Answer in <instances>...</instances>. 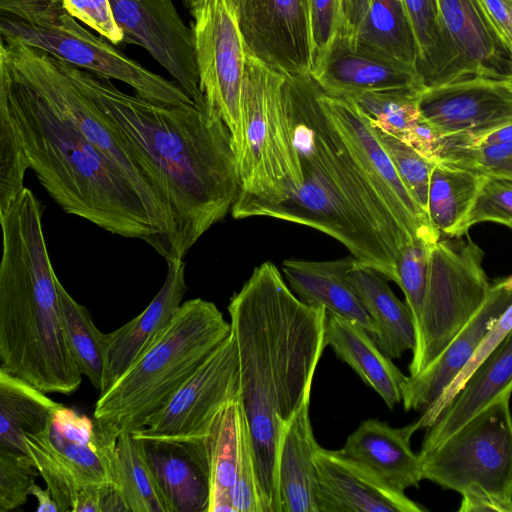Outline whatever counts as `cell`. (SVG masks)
<instances>
[{"label": "cell", "instance_id": "51", "mask_svg": "<svg viewBox=\"0 0 512 512\" xmlns=\"http://www.w3.org/2000/svg\"><path fill=\"white\" fill-rule=\"evenodd\" d=\"M115 486L104 485L82 490L77 497L73 512H103L104 502Z\"/></svg>", "mask_w": 512, "mask_h": 512}, {"label": "cell", "instance_id": "29", "mask_svg": "<svg viewBox=\"0 0 512 512\" xmlns=\"http://www.w3.org/2000/svg\"><path fill=\"white\" fill-rule=\"evenodd\" d=\"M325 342L371 387L388 408L402 401L406 377L359 324L327 312Z\"/></svg>", "mask_w": 512, "mask_h": 512}, {"label": "cell", "instance_id": "31", "mask_svg": "<svg viewBox=\"0 0 512 512\" xmlns=\"http://www.w3.org/2000/svg\"><path fill=\"white\" fill-rule=\"evenodd\" d=\"M376 330V343L390 359L415 349L416 330L406 303L400 301L377 270L357 262L348 276Z\"/></svg>", "mask_w": 512, "mask_h": 512}, {"label": "cell", "instance_id": "49", "mask_svg": "<svg viewBox=\"0 0 512 512\" xmlns=\"http://www.w3.org/2000/svg\"><path fill=\"white\" fill-rule=\"evenodd\" d=\"M401 140L425 158L436 162L442 148L443 135L420 116Z\"/></svg>", "mask_w": 512, "mask_h": 512}, {"label": "cell", "instance_id": "18", "mask_svg": "<svg viewBox=\"0 0 512 512\" xmlns=\"http://www.w3.org/2000/svg\"><path fill=\"white\" fill-rule=\"evenodd\" d=\"M438 6L444 45L440 85L471 77L512 78V53L482 0H438Z\"/></svg>", "mask_w": 512, "mask_h": 512}, {"label": "cell", "instance_id": "26", "mask_svg": "<svg viewBox=\"0 0 512 512\" xmlns=\"http://www.w3.org/2000/svg\"><path fill=\"white\" fill-rule=\"evenodd\" d=\"M512 394V330L475 369L438 420L428 428L420 453L441 444L476 414Z\"/></svg>", "mask_w": 512, "mask_h": 512}, {"label": "cell", "instance_id": "45", "mask_svg": "<svg viewBox=\"0 0 512 512\" xmlns=\"http://www.w3.org/2000/svg\"><path fill=\"white\" fill-rule=\"evenodd\" d=\"M481 222H494L512 228V180L484 177L482 185L463 223L461 235Z\"/></svg>", "mask_w": 512, "mask_h": 512}, {"label": "cell", "instance_id": "46", "mask_svg": "<svg viewBox=\"0 0 512 512\" xmlns=\"http://www.w3.org/2000/svg\"><path fill=\"white\" fill-rule=\"evenodd\" d=\"M239 423V453L232 490L233 506L235 512H263L257 486L252 445L242 406Z\"/></svg>", "mask_w": 512, "mask_h": 512}, {"label": "cell", "instance_id": "33", "mask_svg": "<svg viewBox=\"0 0 512 512\" xmlns=\"http://www.w3.org/2000/svg\"><path fill=\"white\" fill-rule=\"evenodd\" d=\"M144 442L158 482L173 512H208V474L183 445Z\"/></svg>", "mask_w": 512, "mask_h": 512}, {"label": "cell", "instance_id": "50", "mask_svg": "<svg viewBox=\"0 0 512 512\" xmlns=\"http://www.w3.org/2000/svg\"><path fill=\"white\" fill-rule=\"evenodd\" d=\"M496 30L512 53V0H482Z\"/></svg>", "mask_w": 512, "mask_h": 512}, {"label": "cell", "instance_id": "52", "mask_svg": "<svg viewBox=\"0 0 512 512\" xmlns=\"http://www.w3.org/2000/svg\"><path fill=\"white\" fill-rule=\"evenodd\" d=\"M512 142V121L487 131L479 136L471 137L475 146Z\"/></svg>", "mask_w": 512, "mask_h": 512}, {"label": "cell", "instance_id": "53", "mask_svg": "<svg viewBox=\"0 0 512 512\" xmlns=\"http://www.w3.org/2000/svg\"><path fill=\"white\" fill-rule=\"evenodd\" d=\"M30 495L34 496L38 502L37 512H59L58 506L47 488L42 489L34 483L30 488Z\"/></svg>", "mask_w": 512, "mask_h": 512}, {"label": "cell", "instance_id": "37", "mask_svg": "<svg viewBox=\"0 0 512 512\" xmlns=\"http://www.w3.org/2000/svg\"><path fill=\"white\" fill-rule=\"evenodd\" d=\"M418 50L417 71L425 88L440 85L444 45L438 0H403Z\"/></svg>", "mask_w": 512, "mask_h": 512}, {"label": "cell", "instance_id": "7", "mask_svg": "<svg viewBox=\"0 0 512 512\" xmlns=\"http://www.w3.org/2000/svg\"><path fill=\"white\" fill-rule=\"evenodd\" d=\"M0 39L22 43L102 78L124 82L136 95L153 103L193 102L176 81L151 72L80 25L62 0H0Z\"/></svg>", "mask_w": 512, "mask_h": 512}, {"label": "cell", "instance_id": "24", "mask_svg": "<svg viewBox=\"0 0 512 512\" xmlns=\"http://www.w3.org/2000/svg\"><path fill=\"white\" fill-rule=\"evenodd\" d=\"M337 37L416 68L418 50L403 0H342Z\"/></svg>", "mask_w": 512, "mask_h": 512}, {"label": "cell", "instance_id": "39", "mask_svg": "<svg viewBox=\"0 0 512 512\" xmlns=\"http://www.w3.org/2000/svg\"><path fill=\"white\" fill-rule=\"evenodd\" d=\"M438 162L469 170L483 177L512 180V142L475 146L468 137L448 136Z\"/></svg>", "mask_w": 512, "mask_h": 512}, {"label": "cell", "instance_id": "34", "mask_svg": "<svg viewBox=\"0 0 512 512\" xmlns=\"http://www.w3.org/2000/svg\"><path fill=\"white\" fill-rule=\"evenodd\" d=\"M114 486L129 512H173L149 460L145 442L121 433L112 454Z\"/></svg>", "mask_w": 512, "mask_h": 512}, {"label": "cell", "instance_id": "16", "mask_svg": "<svg viewBox=\"0 0 512 512\" xmlns=\"http://www.w3.org/2000/svg\"><path fill=\"white\" fill-rule=\"evenodd\" d=\"M246 54L287 76L311 74L306 0H228Z\"/></svg>", "mask_w": 512, "mask_h": 512}, {"label": "cell", "instance_id": "38", "mask_svg": "<svg viewBox=\"0 0 512 512\" xmlns=\"http://www.w3.org/2000/svg\"><path fill=\"white\" fill-rule=\"evenodd\" d=\"M422 90L392 89L360 93L351 99L372 122L399 139L420 118L419 97Z\"/></svg>", "mask_w": 512, "mask_h": 512}, {"label": "cell", "instance_id": "48", "mask_svg": "<svg viewBox=\"0 0 512 512\" xmlns=\"http://www.w3.org/2000/svg\"><path fill=\"white\" fill-rule=\"evenodd\" d=\"M64 8L74 18L88 25L112 44L123 43L110 0H62Z\"/></svg>", "mask_w": 512, "mask_h": 512}, {"label": "cell", "instance_id": "44", "mask_svg": "<svg viewBox=\"0 0 512 512\" xmlns=\"http://www.w3.org/2000/svg\"><path fill=\"white\" fill-rule=\"evenodd\" d=\"M38 475L28 454L0 448V512L24 505Z\"/></svg>", "mask_w": 512, "mask_h": 512}, {"label": "cell", "instance_id": "5", "mask_svg": "<svg viewBox=\"0 0 512 512\" xmlns=\"http://www.w3.org/2000/svg\"><path fill=\"white\" fill-rule=\"evenodd\" d=\"M42 214V204L28 188L0 211V370L47 394L70 395L82 373L63 333L58 277Z\"/></svg>", "mask_w": 512, "mask_h": 512}, {"label": "cell", "instance_id": "47", "mask_svg": "<svg viewBox=\"0 0 512 512\" xmlns=\"http://www.w3.org/2000/svg\"><path fill=\"white\" fill-rule=\"evenodd\" d=\"M312 49L311 74L321 65L337 38L342 0H306Z\"/></svg>", "mask_w": 512, "mask_h": 512}, {"label": "cell", "instance_id": "36", "mask_svg": "<svg viewBox=\"0 0 512 512\" xmlns=\"http://www.w3.org/2000/svg\"><path fill=\"white\" fill-rule=\"evenodd\" d=\"M63 333L78 369L100 391L106 353V334L94 324L89 311L57 281Z\"/></svg>", "mask_w": 512, "mask_h": 512}, {"label": "cell", "instance_id": "25", "mask_svg": "<svg viewBox=\"0 0 512 512\" xmlns=\"http://www.w3.org/2000/svg\"><path fill=\"white\" fill-rule=\"evenodd\" d=\"M417 430L416 422L394 428L370 418L348 436L340 451L389 487L405 492L423 480L420 456L411 448V437Z\"/></svg>", "mask_w": 512, "mask_h": 512}, {"label": "cell", "instance_id": "28", "mask_svg": "<svg viewBox=\"0 0 512 512\" xmlns=\"http://www.w3.org/2000/svg\"><path fill=\"white\" fill-rule=\"evenodd\" d=\"M310 397L283 427L277 451V488L282 512H318L316 453Z\"/></svg>", "mask_w": 512, "mask_h": 512}, {"label": "cell", "instance_id": "23", "mask_svg": "<svg viewBox=\"0 0 512 512\" xmlns=\"http://www.w3.org/2000/svg\"><path fill=\"white\" fill-rule=\"evenodd\" d=\"M162 288L135 318L106 334L102 388H110L152 345L182 304L187 291L184 259L167 261Z\"/></svg>", "mask_w": 512, "mask_h": 512}, {"label": "cell", "instance_id": "43", "mask_svg": "<svg viewBox=\"0 0 512 512\" xmlns=\"http://www.w3.org/2000/svg\"><path fill=\"white\" fill-rule=\"evenodd\" d=\"M430 247L421 241L409 242L402 249L397 265V285L404 293L405 303L413 316L416 332L422 316Z\"/></svg>", "mask_w": 512, "mask_h": 512}, {"label": "cell", "instance_id": "1", "mask_svg": "<svg viewBox=\"0 0 512 512\" xmlns=\"http://www.w3.org/2000/svg\"><path fill=\"white\" fill-rule=\"evenodd\" d=\"M104 112L170 218L163 257L184 259L232 210L240 192L229 128L206 100L165 105L127 94L107 78L61 61Z\"/></svg>", "mask_w": 512, "mask_h": 512}, {"label": "cell", "instance_id": "4", "mask_svg": "<svg viewBox=\"0 0 512 512\" xmlns=\"http://www.w3.org/2000/svg\"><path fill=\"white\" fill-rule=\"evenodd\" d=\"M0 104L18 128L29 169L67 214L141 239L159 254L164 229L126 174L0 56Z\"/></svg>", "mask_w": 512, "mask_h": 512}, {"label": "cell", "instance_id": "22", "mask_svg": "<svg viewBox=\"0 0 512 512\" xmlns=\"http://www.w3.org/2000/svg\"><path fill=\"white\" fill-rule=\"evenodd\" d=\"M311 75L324 93L343 98L370 91L425 88L414 66L354 47L340 37Z\"/></svg>", "mask_w": 512, "mask_h": 512}, {"label": "cell", "instance_id": "40", "mask_svg": "<svg viewBox=\"0 0 512 512\" xmlns=\"http://www.w3.org/2000/svg\"><path fill=\"white\" fill-rule=\"evenodd\" d=\"M29 169L22 140L13 117L0 104V211L7 209L25 189Z\"/></svg>", "mask_w": 512, "mask_h": 512}, {"label": "cell", "instance_id": "27", "mask_svg": "<svg viewBox=\"0 0 512 512\" xmlns=\"http://www.w3.org/2000/svg\"><path fill=\"white\" fill-rule=\"evenodd\" d=\"M355 263L352 255L327 261L287 259L282 270L303 302L359 324L375 339L373 322L348 279Z\"/></svg>", "mask_w": 512, "mask_h": 512}, {"label": "cell", "instance_id": "54", "mask_svg": "<svg viewBox=\"0 0 512 512\" xmlns=\"http://www.w3.org/2000/svg\"><path fill=\"white\" fill-rule=\"evenodd\" d=\"M182 1L189 8L196 2V0H182Z\"/></svg>", "mask_w": 512, "mask_h": 512}, {"label": "cell", "instance_id": "20", "mask_svg": "<svg viewBox=\"0 0 512 512\" xmlns=\"http://www.w3.org/2000/svg\"><path fill=\"white\" fill-rule=\"evenodd\" d=\"M512 304V274L491 283L483 304L443 352L420 373L407 376L402 386L406 411L430 407L471 359L498 318Z\"/></svg>", "mask_w": 512, "mask_h": 512}, {"label": "cell", "instance_id": "35", "mask_svg": "<svg viewBox=\"0 0 512 512\" xmlns=\"http://www.w3.org/2000/svg\"><path fill=\"white\" fill-rule=\"evenodd\" d=\"M484 177L435 162L430 175L427 214L440 236H462L461 229Z\"/></svg>", "mask_w": 512, "mask_h": 512}, {"label": "cell", "instance_id": "19", "mask_svg": "<svg viewBox=\"0 0 512 512\" xmlns=\"http://www.w3.org/2000/svg\"><path fill=\"white\" fill-rule=\"evenodd\" d=\"M419 109L442 135L476 137L512 121V78L471 77L424 88Z\"/></svg>", "mask_w": 512, "mask_h": 512}, {"label": "cell", "instance_id": "2", "mask_svg": "<svg viewBox=\"0 0 512 512\" xmlns=\"http://www.w3.org/2000/svg\"><path fill=\"white\" fill-rule=\"evenodd\" d=\"M228 312L263 512H282L278 444L287 421L310 397L327 346V311L303 302L266 261L231 297Z\"/></svg>", "mask_w": 512, "mask_h": 512}, {"label": "cell", "instance_id": "13", "mask_svg": "<svg viewBox=\"0 0 512 512\" xmlns=\"http://www.w3.org/2000/svg\"><path fill=\"white\" fill-rule=\"evenodd\" d=\"M190 9L200 89L229 128L237 156L243 143L246 62L240 29L228 0H196Z\"/></svg>", "mask_w": 512, "mask_h": 512}, {"label": "cell", "instance_id": "12", "mask_svg": "<svg viewBox=\"0 0 512 512\" xmlns=\"http://www.w3.org/2000/svg\"><path fill=\"white\" fill-rule=\"evenodd\" d=\"M27 454L43 478L59 512L74 510L78 494L113 485L116 441L85 415L59 404L47 428L25 436Z\"/></svg>", "mask_w": 512, "mask_h": 512}, {"label": "cell", "instance_id": "3", "mask_svg": "<svg viewBox=\"0 0 512 512\" xmlns=\"http://www.w3.org/2000/svg\"><path fill=\"white\" fill-rule=\"evenodd\" d=\"M311 74L285 78L283 98L303 183L288 199L247 217H271L319 230L357 260L397 284L402 249L413 240L371 186L331 116Z\"/></svg>", "mask_w": 512, "mask_h": 512}, {"label": "cell", "instance_id": "32", "mask_svg": "<svg viewBox=\"0 0 512 512\" xmlns=\"http://www.w3.org/2000/svg\"><path fill=\"white\" fill-rule=\"evenodd\" d=\"M35 386L0 370V448L27 454L26 435L44 431L59 403Z\"/></svg>", "mask_w": 512, "mask_h": 512}, {"label": "cell", "instance_id": "9", "mask_svg": "<svg viewBox=\"0 0 512 512\" xmlns=\"http://www.w3.org/2000/svg\"><path fill=\"white\" fill-rule=\"evenodd\" d=\"M502 397L430 451L423 480L458 492L459 512H512V414Z\"/></svg>", "mask_w": 512, "mask_h": 512}, {"label": "cell", "instance_id": "42", "mask_svg": "<svg viewBox=\"0 0 512 512\" xmlns=\"http://www.w3.org/2000/svg\"><path fill=\"white\" fill-rule=\"evenodd\" d=\"M512 330V304L498 318L492 328L488 331L479 347L462 368L459 374L444 390L441 396L427 409L416 421L418 429L431 427L440 417L445 408L449 405L456 394L463 388L466 381L482 363V361L494 350L503 338Z\"/></svg>", "mask_w": 512, "mask_h": 512}, {"label": "cell", "instance_id": "30", "mask_svg": "<svg viewBox=\"0 0 512 512\" xmlns=\"http://www.w3.org/2000/svg\"><path fill=\"white\" fill-rule=\"evenodd\" d=\"M240 408V397L228 402L202 438L182 444L208 474V512H235L232 490L239 453Z\"/></svg>", "mask_w": 512, "mask_h": 512}, {"label": "cell", "instance_id": "21", "mask_svg": "<svg viewBox=\"0 0 512 512\" xmlns=\"http://www.w3.org/2000/svg\"><path fill=\"white\" fill-rule=\"evenodd\" d=\"M316 468L318 512L426 511L340 450L319 446Z\"/></svg>", "mask_w": 512, "mask_h": 512}, {"label": "cell", "instance_id": "15", "mask_svg": "<svg viewBox=\"0 0 512 512\" xmlns=\"http://www.w3.org/2000/svg\"><path fill=\"white\" fill-rule=\"evenodd\" d=\"M319 97L371 186L401 229L413 241L429 246L436 243L440 234L404 185L371 119L349 98L330 96L322 89Z\"/></svg>", "mask_w": 512, "mask_h": 512}, {"label": "cell", "instance_id": "10", "mask_svg": "<svg viewBox=\"0 0 512 512\" xmlns=\"http://www.w3.org/2000/svg\"><path fill=\"white\" fill-rule=\"evenodd\" d=\"M484 252L467 234L430 247L426 290L410 376L429 366L485 301L491 283Z\"/></svg>", "mask_w": 512, "mask_h": 512}, {"label": "cell", "instance_id": "8", "mask_svg": "<svg viewBox=\"0 0 512 512\" xmlns=\"http://www.w3.org/2000/svg\"><path fill=\"white\" fill-rule=\"evenodd\" d=\"M286 76L246 54L242 86L243 143L237 153L240 192L231 213L288 199L303 183L298 152L286 117Z\"/></svg>", "mask_w": 512, "mask_h": 512}, {"label": "cell", "instance_id": "41", "mask_svg": "<svg viewBox=\"0 0 512 512\" xmlns=\"http://www.w3.org/2000/svg\"><path fill=\"white\" fill-rule=\"evenodd\" d=\"M372 125L404 185L427 213L430 175L435 162L425 158L403 140L385 132L373 122Z\"/></svg>", "mask_w": 512, "mask_h": 512}, {"label": "cell", "instance_id": "17", "mask_svg": "<svg viewBox=\"0 0 512 512\" xmlns=\"http://www.w3.org/2000/svg\"><path fill=\"white\" fill-rule=\"evenodd\" d=\"M123 43L143 47L195 102L200 89L194 32L172 0H110Z\"/></svg>", "mask_w": 512, "mask_h": 512}, {"label": "cell", "instance_id": "6", "mask_svg": "<svg viewBox=\"0 0 512 512\" xmlns=\"http://www.w3.org/2000/svg\"><path fill=\"white\" fill-rule=\"evenodd\" d=\"M230 334L213 302L182 303L146 352L99 394L95 423L114 438L140 430Z\"/></svg>", "mask_w": 512, "mask_h": 512}, {"label": "cell", "instance_id": "14", "mask_svg": "<svg viewBox=\"0 0 512 512\" xmlns=\"http://www.w3.org/2000/svg\"><path fill=\"white\" fill-rule=\"evenodd\" d=\"M240 397V378L232 335L174 393L140 430L143 441L185 444L208 431L220 410Z\"/></svg>", "mask_w": 512, "mask_h": 512}, {"label": "cell", "instance_id": "11", "mask_svg": "<svg viewBox=\"0 0 512 512\" xmlns=\"http://www.w3.org/2000/svg\"><path fill=\"white\" fill-rule=\"evenodd\" d=\"M0 56L126 174L163 226V253L170 230L168 212L104 112L72 81L61 61L51 55L22 43L0 39Z\"/></svg>", "mask_w": 512, "mask_h": 512}]
</instances>
